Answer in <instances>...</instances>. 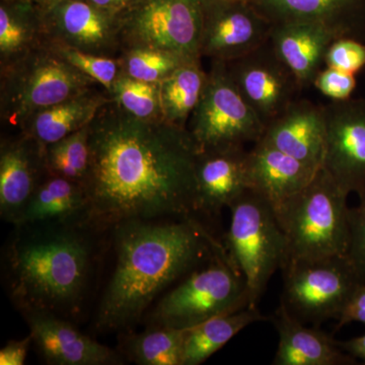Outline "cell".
<instances>
[{"mask_svg":"<svg viewBox=\"0 0 365 365\" xmlns=\"http://www.w3.org/2000/svg\"><path fill=\"white\" fill-rule=\"evenodd\" d=\"M90 151L83 186L86 222L95 230L196 217L199 150L188 129L162 118L139 119L112 100L90 123Z\"/></svg>","mask_w":365,"mask_h":365,"instance_id":"6da1fadb","label":"cell"},{"mask_svg":"<svg viewBox=\"0 0 365 365\" xmlns=\"http://www.w3.org/2000/svg\"><path fill=\"white\" fill-rule=\"evenodd\" d=\"M113 230L114 269L98 306L100 330L136 325L158 295L225 246L195 216L129 220Z\"/></svg>","mask_w":365,"mask_h":365,"instance_id":"7a4b0ae2","label":"cell"},{"mask_svg":"<svg viewBox=\"0 0 365 365\" xmlns=\"http://www.w3.org/2000/svg\"><path fill=\"white\" fill-rule=\"evenodd\" d=\"M6 253L9 292L23 313L44 311L69 318L83 306L96 246L86 222L19 225Z\"/></svg>","mask_w":365,"mask_h":365,"instance_id":"3957f363","label":"cell"},{"mask_svg":"<svg viewBox=\"0 0 365 365\" xmlns=\"http://www.w3.org/2000/svg\"><path fill=\"white\" fill-rule=\"evenodd\" d=\"M347 198L348 194L321 168L302 191L274 206L287 242L283 266L347 253Z\"/></svg>","mask_w":365,"mask_h":365,"instance_id":"277c9868","label":"cell"},{"mask_svg":"<svg viewBox=\"0 0 365 365\" xmlns=\"http://www.w3.org/2000/svg\"><path fill=\"white\" fill-rule=\"evenodd\" d=\"M97 86L47 42L0 68V117L21 130L37 113Z\"/></svg>","mask_w":365,"mask_h":365,"instance_id":"5b68a950","label":"cell"},{"mask_svg":"<svg viewBox=\"0 0 365 365\" xmlns=\"http://www.w3.org/2000/svg\"><path fill=\"white\" fill-rule=\"evenodd\" d=\"M251 307L248 285L223 246L187 274L151 312L150 326L188 330L222 314Z\"/></svg>","mask_w":365,"mask_h":365,"instance_id":"8992f818","label":"cell"},{"mask_svg":"<svg viewBox=\"0 0 365 365\" xmlns=\"http://www.w3.org/2000/svg\"><path fill=\"white\" fill-rule=\"evenodd\" d=\"M230 210L225 247L246 280L251 307H257L271 277L284 263V234L273 206L254 190L242 193Z\"/></svg>","mask_w":365,"mask_h":365,"instance_id":"52a82bcc","label":"cell"},{"mask_svg":"<svg viewBox=\"0 0 365 365\" xmlns=\"http://www.w3.org/2000/svg\"><path fill=\"white\" fill-rule=\"evenodd\" d=\"M187 129L199 151H215L254 145L263 136L265 125L237 90L225 63L211 61Z\"/></svg>","mask_w":365,"mask_h":365,"instance_id":"ba28073f","label":"cell"},{"mask_svg":"<svg viewBox=\"0 0 365 365\" xmlns=\"http://www.w3.org/2000/svg\"><path fill=\"white\" fill-rule=\"evenodd\" d=\"M281 270L284 287L280 302L294 318L316 327L337 321L362 281L346 254L288 262Z\"/></svg>","mask_w":365,"mask_h":365,"instance_id":"9c48e42d","label":"cell"},{"mask_svg":"<svg viewBox=\"0 0 365 365\" xmlns=\"http://www.w3.org/2000/svg\"><path fill=\"white\" fill-rule=\"evenodd\" d=\"M205 0H136L121 14L123 50L155 48L201 60Z\"/></svg>","mask_w":365,"mask_h":365,"instance_id":"30bf717a","label":"cell"},{"mask_svg":"<svg viewBox=\"0 0 365 365\" xmlns=\"http://www.w3.org/2000/svg\"><path fill=\"white\" fill-rule=\"evenodd\" d=\"M223 63L265 128L299 98L302 86L269 40L254 51Z\"/></svg>","mask_w":365,"mask_h":365,"instance_id":"8fae6325","label":"cell"},{"mask_svg":"<svg viewBox=\"0 0 365 365\" xmlns=\"http://www.w3.org/2000/svg\"><path fill=\"white\" fill-rule=\"evenodd\" d=\"M249 0H205L201 58L228 62L265 44L272 24Z\"/></svg>","mask_w":365,"mask_h":365,"instance_id":"7c38bea8","label":"cell"},{"mask_svg":"<svg viewBox=\"0 0 365 365\" xmlns=\"http://www.w3.org/2000/svg\"><path fill=\"white\" fill-rule=\"evenodd\" d=\"M326 148L322 169L345 193L365 194V102L345 100L324 106Z\"/></svg>","mask_w":365,"mask_h":365,"instance_id":"4fadbf2b","label":"cell"},{"mask_svg":"<svg viewBox=\"0 0 365 365\" xmlns=\"http://www.w3.org/2000/svg\"><path fill=\"white\" fill-rule=\"evenodd\" d=\"M44 18L49 42L112 58L123 51L121 14L88 0H62L45 11Z\"/></svg>","mask_w":365,"mask_h":365,"instance_id":"5bb4252c","label":"cell"},{"mask_svg":"<svg viewBox=\"0 0 365 365\" xmlns=\"http://www.w3.org/2000/svg\"><path fill=\"white\" fill-rule=\"evenodd\" d=\"M30 327L33 344L51 365H117L121 353L81 333L63 317L44 311L21 313Z\"/></svg>","mask_w":365,"mask_h":365,"instance_id":"9a60e30c","label":"cell"},{"mask_svg":"<svg viewBox=\"0 0 365 365\" xmlns=\"http://www.w3.org/2000/svg\"><path fill=\"white\" fill-rule=\"evenodd\" d=\"M45 146L20 132L0 145V215L16 225L34 192L48 176Z\"/></svg>","mask_w":365,"mask_h":365,"instance_id":"2e32d148","label":"cell"},{"mask_svg":"<svg viewBox=\"0 0 365 365\" xmlns=\"http://www.w3.org/2000/svg\"><path fill=\"white\" fill-rule=\"evenodd\" d=\"M195 215L215 217L248 189L249 150L199 151L196 160Z\"/></svg>","mask_w":365,"mask_h":365,"instance_id":"e0dca14e","label":"cell"},{"mask_svg":"<svg viewBox=\"0 0 365 365\" xmlns=\"http://www.w3.org/2000/svg\"><path fill=\"white\" fill-rule=\"evenodd\" d=\"M260 141L313 169H321L326 148L324 106L297 98L266 126Z\"/></svg>","mask_w":365,"mask_h":365,"instance_id":"ac0fdd59","label":"cell"},{"mask_svg":"<svg viewBox=\"0 0 365 365\" xmlns=\"http://www.w3.org/2000/svg\"><path fill=\"white\" fill-rule=\"evenodd\" d=\"M338 38L321 24L287 21L272 25L269 41L304 90L313 86L319 72L325 68L327 52Z\"/></svg>","mask_w":365,"mask_h":365,"instance_id":"d6986e66","label":"cell"},{"mask_svg":"<svg viewBox=\"0 0 365 365\" xmlns=\"http://www.w3.org/2000/svg\"><path fill=\"white\" fill-rule=\"evenodd\" d=\"M272 322L278 332L274 365H352L356 359L341 349L337 340L319 330L309 328L294 318L280 302Z\"/></svg>","mask_w":365,"mask_h":365,"instance_id":"ffe728a7","label":"cell"},{"mask_svg":"<svg viewBox=\"0 0 365 365\" xmlns=\"http://www.w3.org/2000/svg\"><path fill=\"white\" fill-rule=\"evenodd\" d=\"M318 170L262 141L249 150L251 189L273 207L302 191Z\"/></svg>","mask_w":365,"mask_h":365,"instance_id":"44dd1931","label":"cell"},{"mask_svg":"<svg viewBox=\"0 0 365 365\" xmlns=\"http://www.w3.org/2000/svg\"><path fill=\"white\" fill-rule=\"evenodd\" d=\"M111 101V96L105 88H91L37 113L20 132L42 145H49L88 126L98 112Z\"/></svg>","mask_w":365,"mask_h":365,"instance_id":"7402d4cb","label":"cell"},{"mask_svg":"<svg viewBox=\"0 0 365 365\" xmlns=\"http://www.w3.org/2000/svg\"><path fill=\"white\" fill-rule=\"evenodd\" d=\"M88 200L81 182L47 177L35 190L19 225L86 222Z\"/></svg>","mask_w":365,"mask_h":365,"instance_id":"603a6c76","label":"cell"},{"mask_svg":"<svg viewBox=\"0 0 365 365\" xmlns=\"http://www.w3.org/2000/svg\"><path fill=\"white\" fill-rule=\"evenodd\" d=\"M44 14L26 0H0V68L48 42Z\"/></svg>","mask_w":365,"mask_h":365,"instance_id":"cb8c5ba5","label":"cell"},{"mask_svg":"<svg viewBox=\"0 0 365 365\" xmlns=\"http://www.w3.org/2000/svg\"><path fill=\"white\" fill-rule=\"evenodd\" d=\"M354 0H249L274 24L309 21L326 26L339 38L352 37L348 11Z\"/></svg>","mask_w":365,"mask_h":365,"instance_id":"d4e9b609","label":"cell"},{"mask_svg":"<svg viewBox=\"0 0 365 365\" xmlns=\"http://www.w3.org/2000/svg\"><path fill=\"white\" fill-rule=\"evenodd\" d=\"M257 307L215 317L187 330L182 365L203 364L237 333L257 322L266 321Z\"/></svg>","mask_w":365,"mask_h":365,"instance_id":"484cf974","label":"cell"},{"mask_svg":"<svg viewBox=\"0 0 365 365\" xmlns=\"http://www.w3.org/2000/svg\"><path fill=\"white\" fill-rule=\"evenodd\" d=\"M207 72L201 60L185 62L160 83L162 117L168 123L187 128L192 113L202 96Z\"/></svg>","mask_w":365,"mask_h":365,"instance_id":"4316f807","label":"cell"},{"mask_svg":"<svg viewBox=\"0 0 365 365\" xmlns=\"http://www.w3.org/2000/svg\"><path fill=\"white\" fill-rule=\"evenodd\" d=\"M187 330L150 326L144 332L127 336L123 350L139 365H182Z\"/></svg>","mask_w":365,"mask_h":365,"instance_id":"83f0119b","label":"cell"},{"mask_svg":"<svg viewBox=\"0 0 365 365\" xmlns=\"http://www.w3.org/2000/svg\"><path fill=\"white\" fill-rule=\"evenodd\" d=\"M44 157L48 174L83 184L90 168V124L45 146Z\"/></svg>","mask_w":365,"mask_h":365,"instance_id":"f1b7e54d","label":"cell"},{"mask_svg":"<svg viewBox=\"0 0 365 365\" xmlns=\"http://www.w3.org/2000/svg\"><path fill=\"white\" fill-rule=\"evenodd\" d=\"M119 60L122 74L151 83H160L185 62L192 61L175 53L148 47L125 49Z\"/></svg>","mask_w":365,"mask_h":365,"instance_id":"f546056e","label":"cell"},{"mask_svg":"<svg viewBox=\"0 0 365 365\" xmlns=\"http://www.w3.org/2000/svg\"><path fill=\"white\" fill-rule=\"evenodd\" d=\"M109 93L113 102L134 117L163 119L158 83H145L121 74Z\"/></svg>","mask_w":365,"mask_h":365,"instance_id":"4dcf8cb0","label":"cell"},{"mask_svg":"<svg viewBox=\"0 0 365 365\" xmlns=\"http://www.w3.org/2000/svg\"><path fill=\"white\" fill-rule=\"evenodd\" d=\"M49 43L59 56L86 76L95 79L98 85L108 91V93L111 91L115 81L122 74L119 58L100 56L91 53L79 51L67 46Z\"/></svg>","mask_w":365,"mask_h":365,"instance_id":"1f68e13d","label":"cell"},{"mask_svg":"<svg viewBox=\"0 0 365 365\" xmlns=\"http://www.w3.org/2000/svg\"><path fill=\"white\" fill-rule=\"evenodd\" d=\"M365 66V45L354 38L334 41L326 55V66L355 74Z\"/></svg>","mask_w":365,"mask_h":365,"instance_id":"d6a6232c","label":"cell"},{"mask_svg":"<svg viewBox=\"0 0 365 365\" xmlns=\"http://www.w3.org/2000/svg\"><path fill=\"white\" fill-rule=\"evenodd\" d=\"M346 255L360 279L365 281V194L359 195V205L349 210V242Z\"/></svg>","mask_w":365,"mask_h":365,"instance_id":"836d02e7","label":"cell"},{"mask_svg":"<svg viewBox=\"0 0 365 365\" xmlns=\"http://www.w3.org/2000/svg\"><path fill=\"white\" fill-rule=\"evenodd\" d=\"M313 86L333 102L348 100L356 86L354 74L326 66L314 79Z\"/></svg>","mask_w":365,"mask_h":365,"instance_id":"e575fe53","label":"cell"},{"mask_svg":"<svg viewBox=\"0 0 365 365\" xmlns=\"http://www.w3.org/2000/svg\"><path fill=\"white\" fill-rule=\"evenodd\" d=\"M337 322L336 330L353 322L365 325V281H361L354 290Z\"/></svg>","mask_w":365,"mask_h":365,"instance_id":"d590c367","label":"cell"},{"mask_svg":"<svg viewBox=\"0 0 365 365\" xmlns=\"http://www.w3.org/2000/svg\"><path fill=\"white\" fill-rule=\"evenodd\" d=\"M31 344H33L31 335H29L25 339L9 341L0 350V364L23 365L25 364Z\"/></svg>","mask_w":365,"mask_h":365,"instance_id":"8d00e7d4","label":"cell"},{"mask_svg":"<svg viewBox=\"0 0 365 365\" xmlns=\"http://www.w3.org/2000/svg\"><path fill=\"white\" fill-rule=\"evenodd\" d=\"M341 349L351 355L355 359H360L365 364V334L349 340L337 341Z\"/></svg>","mask_w":365,"mask_h":365,"instance_id":"74e56055","label":"cell"},{"mask_svg":"<svg viewBox=\"0 0 365 365\" xmlns=\"http://www.w3.org/2000/svg\"><path fill=\"white\" fill-rule=\"evenodd\" d=\"M93 6L111 11V13L121 14L136 1V0H88Z\"/></svg>","mask_w":365,"mask_h":365,"instance_id":"f35d334b","label":"cell"},{"mask_svg":"<svg viewBox=\"0 0 365 365\" xmlns=\"http://www.w3.org/2000/svg\"><path fill=\"white\" fill-rule=\"evenodd\" d=\"M26 1L35 4V6L42 9L43 11H47V9L52 6L54 0H26Z\"/></svg>","mask_w":365,"mask_h":365,"instance_id":"ab89813d","label":"cell"},{"mask_svg":"<svg viewBox=\"0 0 365 365\" xmlns=\"http://www.w3.org/2000/svg\"><path fill=\"white\" fill-rule=\"evenodd\" d=\"M60 1H62V0H54V2H53L52 6H54V4H58V2H60ZM51 6H50V7H51ZM50 7H49V9H50Z\"/></svg>","mask_w":365,"mask_h":365,"instance_id":"60d3db41","label":"cell"}]
</instances>
